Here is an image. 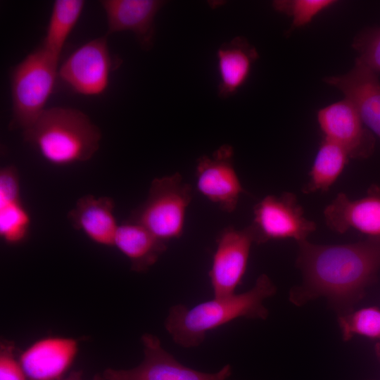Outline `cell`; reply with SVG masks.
Returning a JSON list of instances; mask_svg holds the SVG:
<instances>
[{
	"label": "cell",
	"instance_id": "6da1fadb",
	"mask_svg": "<svg viewBox=\"0 0 380 380\" xmlns=\"http://www.w3.org/2000/svg\"><path fill=\"white\" fill-rule=\"evenodd\" d=\"M297 243L303 282L291 289L290 301L299 306L324 297L338 315L352 311L380 267V238L338 245Z\"/></svg>",
	"mask_w": 380,
	"mask_h": 380
},
{
	"label": "cell",
	"instance_id": "7a4b0ae2",
	"mask_svg": "<svg viewBox=\"0 0 380 380\" xmlns=\"http://www.w3.org/2000/svg\"><path fill=\"white\" fill-rule=\"evenodd\" d=\"M277 287L265 274H260L247 291L200 303L192 308L173 305L168 312L165 327L173 341L184 348L199 346L208 332L240 317L265 319L269 311L264 305Z\"/></svg>",
	"mask_w": 380,
	"mask_h": 380
},
{
	"label": "cell",
	"instance_id": "3957f363",
	"mask_svg": "<svg viewBox=\"0 0 380 380\" xmlns=\"http://www.w3.org/2000/svg\"><path fill=\"white\" fill-rule=\"evenodd\" d=\"M23 135L44 160L57 167L89 160L101 138L99 127L86 114L65 107L46 109Z\"/></svg>",
	"mask_w": 380,
	"mask_h": 380
},
{
	"label": "cell",
	"instance_id": "277c9868",
	"mask_svg": "<svg viewBox=\"0 0 380 380\" xmlns=\"http://www.w3.org/2000/svg\"><path fill=\"white\" fill-rule=\"evenodd\" d=\"M58 61L40 46L13 68L11 127L26 130L46 110L58 78Z\"/></svg>",
	"mask_w": 380,
	"mask_h": 380
},
{
	"label": "cell",
	"instance_id": "5b68a950",
	"mask_svg": "<svg viewBox=\"0 0 380 380\" xmlns=\"http://www.w3.org/2000/svg\"><path fill=\"white\" fill-rule=\"evenodd\" d=\"M192 197L191 186L183 181L179 172L155 178L147 198L131 213L128 220L142 225L167 243L182 235Z\"/></svg>",
	"mask_w": 380,
	"mask_h": 380
},
{
	"label": "cell",
	"instance_id": "8992f818",
	"mask_svg": "<svg viewBox=\"0 0 380 380\" xmlns=\"http://www.w3.org/2000/svg\"><path fill=\"white\" fill-rule=\"evenodd\" d=\"M248 227L257 244L287 239L302 241L317 228L315 222L305 215L296 194L288 191L268 195L258 202Z\"/></svg>",
	"mask_w": 380,
	"mask_h": 380
},
{
	"label": "cell",
	"instance_id": "52a82bcc",
	"mask_svg": "<svg viewBox=\"0 0 380 380\" xmlns=\"http://www.w3.org/2000/svg\"><path fill=\"white\" fill-rule=\"evenodd\" d=\"M115 65L106 37H99L82 44L65 59L58 68V78L75 94L96 96L108 89Z\"/></svg>",
	"mask_w": 380,
	"mask_h": 380
},
{
	"label": "cell",
	"instance_id": "ba28073f",
	"mask_svg": "<svg viewBox=\"0 0 380 380\" xmlns=\"http://www.w3.org/2000/svg\"><path fill=\"white\" fill-rule=\"evenodd\" d=\"M144 357L138 366L128 369H106L105 380H227L232 366L226 365L215 373L200 372L180 363L164 349L155 335L141 336Z\"/></svg>",
	"mask_w": 380,
	"mask_h": 380
},
{
	"label": "cell",
	"instance_id": "9c48e42d",
	"mask_svg": "<svg viewBox=\"0 0 380 380\" xmlns=\"http://www.w3.org/2000/svg\"><path fill=\"white\" fill-rule=\"evenodd\" d=\"M254 243L249 227H228L217 235L216 248L208 273L214 297L236 293L246 273Z\"/></svg>",
	"mask_w": 380,
	"mask_h": 380
},
{
	"label": "cell",
	"instance_id": "30bf717a",
	"mask_svg": "<svg viewBox=\"0 0 380 380\" xmlns=\"http://www.w3.org/2000/svg\"><path fill=\"white\" fill-rule=\"evenodd\" d=\"M233 157L232 146L224 144L212 156L198 158L196 165L198 191L226 213L234 212L241 195L246 193L235 170Z\"/></svg>",
	"mask_w": 380,
	"mask_h": 380
},
{
	"label": "cell",
	"instance_id": "8fae6325",
	"mask_svg": "<svg viewBox=\"0 0 380 380\" xmlns=\"http://www.w3.org/2000/svg\"><path fill=\"white\" fill-rule=\"evenodd\" d=\"M317 122L324 139L343 148L350 158L363 159L372 154L374 137L349 100L345 99L319 109Z\"/></svg>",
	"mask_w": 380,
	"mask_h": 380
},
{
	"label": "cell",
	"instance_id": "7c38bea8",
	"mask_svg": "<svg viewBox=\"0 0 380 380\" xmlns=\"http://www.w3.org/2000/svg\"><path fill=\"white\" fill-rule=\"evenodd\" d=\"M323 213L327 226L336 233L353 229L367 238H380V186L372 184L358 199L339 193Z\"/></svg>",
	"mask_w": 380,
	"mask_h": 380
},
{
	"label": "cell",
	"instance_id": "4fadbf2b",
	"mask_svg": "<svg viewBox=\"0 0 380 380\" xmlns=\"http://www.w3.org/2000/svg\"><path fill=\"white\" fill-rule=\"evenodd\" d=\"M77 352L76 339L49 336L34 342L20 353L18 360L28 380H61Z\"/></svg>",
	"mask_w": 380,
	"mask_h": 380
},
{
	"label": "cell",
	"instance_id": "5bb4252c",
	"mask_svg": "<svg viewBox=\"0 0 380 380\" xmlns=\"http://www.w3.org/2000/svg\"><path fill=\"white\" fill-rule=\"evenodd\" d=\"M356 108L363 124L380 139V82L376 73L356 58L347 73L324 78Z\"/></svg>",
	"mask_w": 380,
	"mask_h": 380
},
{
	"label": "cell",
	"instance_id": "9a60e30c",
	"mask_svg": "<svg viewBox=\"0 0 380 380\" xmlns=\"http://www.w3.org/2000/svg\"><path fill=\"white\" fill-rule=\"evenodd\" d=\"M108 33L132 32L145 50L153 44L155 18L165 1L158 0H103Z\"/></svg>",
	"mask_w": 380,
	"mask_h": 380
},
{
	"label": "cell",
	"instance_id": "2e32d148",
	"mask_svg": "<svg viewBox=\"0 0 380 380\" xmlns=\"http://www.w3.org/2000/svg\"><path fill=\"white\" fill-rule=\"evenodd\" d=\"M114 201L108 196L87 195L77 200L68 218L72 226L95 243L113 246L119 224L114 215Z\"/></svg>",
	"mask_w": 380,
	"mask_h": 380
},
{
	"label": "cell",
	"instance_id": "e0dca14e",
	"mask_svg": "<svg viewBox=\"0 0 380 380\" xmlns=\"http://www.w3.org/2000/svg\"><path fill=\"white\" fill-rule=\"evenodd\" d=\"M258 58L256 49L243 37L223 43L217 52L218 96L227 99L234 95L246 82Z\"/></svg>",
	"mask_w": 380,
	"mask_h": 380
},
{
	"label": "cell",
	"instance_id": "ac0fdd59",
	"mask_svg": "<svg viewBox=\"0 0 380 380\" xmlns=\"http://www.w3.org/2000/svg\"><path fill=\"white\" fill-rule=\"evenodd\" d=\"M167 243L142 225L127 220L119 224L113 246L129 259L132 271L144 272L165 252Z\"/></svg>",
	"mask_w": 380,
	"mask_h": 380
},
{
	"label": "cell",
	"instance_id": "d6986e66",
	"mask_svg": "<svg viewBox=\"0 0 380 380\" xmlns=\"http://www.w3.org/2000/svg\"><path fill=\"white\" fill-rule=\"evenodd\" d=\"M350 157L338 145L324 139L317 150L302 189L304 194L327 191L336 182L348 163Z\"/></svg>",
	"mask_w": 380,
	"mask_h": 380
},
{
	"label": "cell",
	"instance_id": "ffe728a7",
	"mask_svg": "<svg viewBox=\"0 0 380 380\" xmlns=\"http://www.w3.org/2000/svg\"><path fill=\"white\" fill-rule=\"evenodd\" d=\"M84 5L83 0H56L53 2L41 46L56 58H60L65 44L79 20Z\"/></svg>",
	"mask_w": 380,
	"mask_h": 380
},
{
	"label": "cell",
	"instance_id": "44dd1931",
	"mask_svg": "<svg viewBox=\"0 0 380 380\" xmlns=\"http://www.w3.org/2000/svg\"><path fill=\"white\" fill-rule=\"evenodd\" d=\"M31 217L23 205L20 191L0 192V236L9 245L25 241L30 233Z\"/></svg>",
	"mask_w": 380,
	"mask_h": 380
},
{
	"label": "cell",
	"instance_id": "7402d4cb",
	"mask_svg": "<svg viewBox=\"0 0 380 380\" xmlns=\"http://www.w3.org/2000/svg\"><path fill=\"white\" fill-rule=\"evenodd\" d=\"M338 322L344 341L355 335L380 338V310L377 308H364L338 315Z\"/></svg>",
	"mask_w": 380,
	"mask_h": 380
},
{
	"label": "cell",
	"instance_id": "603a6c76",
	"mask_svg": "<svg viewBox=\"0 0 380 380\" xmlns=\"http://www.w3.org/2000/svg\"><path fill=\"white\" fill-rule=\"evenodd\" d=\"M336 3L334 0H276L272 3L275 11L292 18L289 33L309 24L322 11Z\"/></svg>",
	"mask_w": 380,
	"mask_h": 380
},
{
	"label": "cell",
	"instance_id": "cb8c5ba5",
	"mask_svg": "<svg viewBox=\"0 0 380 380\" xmlns=\"http://www.w3.org/2000/svg\"><path fill=\"white\" fill-rule=\"evenodd\" d=\"M359 59L374 72H380V27L362 31L353 42Z\"/></svg>",
	"mask_w": 380,
	"mask_h": 380
},
{
	"label": "cell",
	"instance_id": "d4e9b609",
	"mask_svg": "<svg viewBox=\"0 0 380 380\" xmlns=\"http://www.w3.org/2000/svg\"><path fill=\"white\" fill-rule=\"evenodd\" d=\"M0 380H28L13 343L3 341L0 346Z\"/></svg>",
	"mask_w": 380,
	"mask_h": 380
},
{
	"label": "cell",
	"instance_id": "484cf974",
	"mask_svg": "<svg viewBox=\"0 0 380 380\" xmlns=\"http://www.w3.org/2000/svg\"><path fill=\"white\" fill-rule=\"evenodd\" d=\"M61 380H83L82 372L81 371H75L71 372L68 376H65ZM93 380H105L103 376L96 375Z\"/></svg>",
	"mask_w": 380,
	"mask_h": 380
},
{
	"label": "cell",
	"instance_id": "4316f807",
	"mask_svg": "<svg viewBox=\"0 0 380 380\" xmlns=\"http://www.w3.org/2000/svg\"><path fill=\"white\" fill-rule=\"evenodd\" d=\"M378 350H379V353L380 354V348H379V349H378Z\"/></svg>",
	"mask_w": 380,
	"mask_h": 380
}]
</instances>
